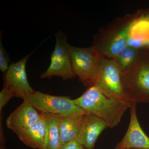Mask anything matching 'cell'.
Instances as JSON below:
<instances>
[{
  "label": "cell",
  "instance_id": "3",
  "mask_svg": "<svg viewBox=\"0 0 149 149\" xmlns=\"http://www.w3.org/2000/svg\"><path fill=\"white\" fill-rule=\"evenodd\" d=\"M120 72L123 89L129 103L149 102V56L139 51L131 66Z\"/></svg>",
  "mask_w": 149,
  "mask_h": 149
},
{
  "label": "cell",
  "instance_id": "6",
  "mask_svg": "<svg viewBox=\"0 0 149 149\" xmlns=\"http://www.w3.org/2000/svg\"><path fill=\"white\" fill-rule=\"evenodd\" d=\"M56 43L51 55V63L45 72L40 75L42 79L58 76L63 80L76 77L72 70L70 57V45L68 44L65 35L61 31L55 35Z\"/></svg>",
  "mask_w": 149,
  "mask_h": 149
},
{
  "label": "cell",
  "instance_id": "1",
  "mask_svg": "<svg viewBox=\"0 0 149 149\" xmlns=\"http://www.w3.org/2000/svg\"><path fill=\"white\" fill-rule=\"evenodd\" d=\"M73 101L86 114L100 118L107 123L109 128L118 125L126 111L130 108L124 101L107 96L96 85L88 88Z\"/></svg>",
  "mask_w": 149,
  "mask_h": 149
},
{
  "label": "cell",
  "instance_id": "20",
  "mask_svg": "<svg viewBox=\"0 0 149 149\" xmlns=\"http://www.w3.org/2000/svg\"><path fill=\"white\" fill-rule=\"evenodd\" d=\"M141 51L147 54L149 56V40L146 43L143 49L141 50Z\"/></svg>",
  "mask_w": 149,
  "mask_h": 149
},
{
  "label": "cell",
  "instance_id": "17",
  "mask_svg": "<svg viewBox=\"0 0 149 149\" xmlns=\"http://www.w3.org/2000/svg\"><path fill=\"white\" fill-rule=\"evenodd\" d=\"M14 97V95L10 89L3 85L2 90L0 92V112H2L4 107Z\"/></svg>",
  "mask_w": 149,
  "mask_h": 149
},
{
  "label": "cell",
  "instance_id": "8",
  "mask_svg": "<svg viewBox=\"0 0 149 149\" xmlns=\"http://www.w3.org/2000/svg\"><path fill=\"white\" fill-rule=\"evenodd\" d=\"M31 53L16 62L11 63L7 71L4 74L3 85L9 88L15 97L22 99L34 92L27 80L26 63Z\"/></svg>",
  "mask_w": 149,
  "mask_h": 149
},
{
  "label": "cell",
  "instance_id": "13",
  "mask_svg": "<svg viewBox=\"0 0 149 149\" xmlns=\"http://www.w3.org/2000/svg\"><path fill=\"white\" fill-rule=\"evenodd\" d=\"M42 113L45 118L47 125L44 149H61L62 145L59 124L61 119L63 116L49 113Z\"/></svg>",
  "mask_w": 149,
  "mask_h": 149
},
{
  "label": "cell",
  "instance_id": "2",
  "mask_svg": "<svg viewBox=\"0 0 149 149\" xmlns=\"http://www.w3.org/2000/svg\"><path fill=\"white\" fill-rule=\"evenodd\" d=\"M140 10L115 19L99 29L94 36L93 46L102 56L114 59L126 47L129 32L140 15Z\"/></svg>",
  "mask_w": 149,
  "mask_h": 149
},
{
  "label": "cell",
  "instance_id": "16",
  "mask_svg": "<svg viewBox=\"0 0 149 149\" xmlns=\"http://www.w3.org/2000/svg\"><path fill=\"white\" fill-rule=\"evenodd\" d=\"M2 32H1L0 39V70L3 73L5 74L7 71L10 65L9 64L10 58L2 43Z\"/></svg>",
  "mask_w": 149,
  "mask_h": 149
},
{
  "label": "cell",
  "instance_id": "12",
  "mask_svg": "<svg viewBox=\"0 0 149 149\" xmlns=\"http://www.w3.org/2000/svg\"><path fill=\"white\" fill-rule=\"evenodd\" d=\"M40 113V120L17 135L23 143L32 148L44 149L47 125L45 118L42 113Z\"/></svg>",
  "mask_w": 149,
  "mask_h": 149
},
{
  "label": "cell",
  "instance_id": "21",
  "mask_svg": "<svg viewBox=\"0 0 149 149\" xmlns=\"http://www.w3.org/2000/svg\"><path fill=\"white\" fill-rule=\"evenodd\" d=\"M141 12L142 15L149 19V8L145 10H141Z\"/></svg>",
  "mask_w": 149,
  "mask_h": 149
},
{
  "label": "cell",
  "instance_id": "19",
  "mask_svg": "<svg viewBox=\"0 0 149 149\" xmlns=\"http://www.w3.org/2000/svg\"><path fill=\"white\" fill-rule=\"evenodd\" d=\"M61 149H86L77 141V140L70 141L62 146Z\"/></svg>",
  "mask_w": 149,
  "mask_h": 149
},
{
  "label": "cell",
  "instance_id": "5",
  "mask_svg": "<svg viewBox=\"0 0 149 149\" xmlns=\"http://www.w3.org/2000/svg\"><path fill=\"white\" fill-rule=\"evenodd\" d=\"M22 99L27 101L35 109L42 113L57 115L63 117L86 114L69 97L52 95L34 91Z\"/></svg>",
  "mask_w": 149,
  "mask_h": 149
},
{
  "label": "cell",
  "instance_id": "10",
  "mask_svg": "<svg viewBox=\"0 0 149 149\" xmlns=\"http://www.w3.org/2000/svg\"><path fill=\"white\" fill-rule=\"evenodd\" d=\"M41 117L40 113L23 100L22 104L9 115L6 123L8 128L18 135L37 122Z\"/></svg>",
  "mask_w": 149,
  "mask_h": 149
},
{
  "label": "cell",
  "instance_id": "15",
  "mask_svg": "<svg viewBox=\"0 0 149 149\" xmlns=\"http://www.w3.org/2000/svg\"><path fill=\"white\" fill-rule=\"evenodd\" d=\"M139 51L130 47H126L114 59L120 71L125 70L136 60Z\"/></svg>",
  "mask_w": 149,
  "mask_h": 149
},
{
  "label": "cell",
  "instance_id": "9",
  "mask_svg": "<svg viewBox=\"0 0 149 149\" xmlns=\"http://www.w3.org/2000/svg\"><path fill=\"white\" fill-rule=\"evenodd\" d=\"M136 105L130 108V120L128 129L116 149H149V137L141 128L136 113Z\"/></svg>",
  "mask_w": 149,
  "mask_h": 149
},
{
  "label": "cell",
  "instance_id": "11",
  "mask_svg": "<svg viewBox=\"0 0 149 149\" xmlns=\"http://www.w3.org/2000/svg\"><path fill=\"white\" fill-rule=\"evenodd\" d=\"M108 128L107 123L100 118L91 115L84 114L77 141L85 149H94L99 136Z\"/></svg>",
  "mask_w": 149,
  "mask_h": 149
},
{
  "label": "cell",
  "instance_id": "18",
  "mask_svg": "<svg viewBox=\"0 0 149 149\" xmlns=\"http://www.w3.org/2000/svg\"><path fill=\"white\" fill-rule=\"evenodd\" d=\"M3 112H0V149H6V139L3 127Z\"/></svg>",
  "mask_w": 149,
  "mask_h": 149
},
{
  "label": "cell",
  "instance_id": "22",
  "mask_svg": "<svg viewBox=\"0 0 149 149\" xmlns=\"http://www.w3.org/2000/svg\"></svg>",
  "mask_w": 149,
  "mask_h": 149
},
{
  "label": "cell",
  "instance_id": "14",
  "mask_svg": "<svg viewBox=\"0 0 149 149\" xmlns=\"http://www.w3.org/2000/svg\"><path fill=\"white\" fill-rule=\"evenodd\" d=\"M83 116L62 118L59 124L62 145L77 140L82 126Z\"/></svg>",
  "mask_w": 149,
  "mask_h": 149
},
{
  "label": "cell",
  "instance_id": "7",
  "mask_svg": "<svg viewBox=\"0 0 149 149\" xmlns=\"http://www.w3.org/2000/svg\"><path fill=\"white\" fill-rule=\"evenodd\" d=\"M95 85L107 96L120 99L128 103L130 107L132 106L124 95L120 70L114 59L102 56L98 75Z\"/></svg>",
  "mask_w": 149,
  "mask_h": 149
},
{
  "label": "cell",
  "instance_id": "4",
  "mask_svg": "<svg viewBox=\"0 0 149 149\" xmlns=\"http://www.w3.org/2000/svg\"><path fill=\"white\" fill-rule=\"evenodd\" d=\"M72 70L86 87L95 85L98 75L102 56L93 46L80 48L70 46Z\"/></svg>",
  "mask_w": 149,
  "mask_h": 149
}]
</instances>
